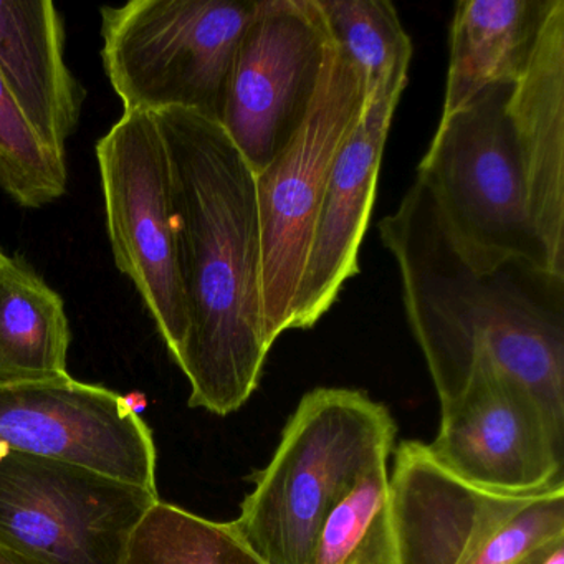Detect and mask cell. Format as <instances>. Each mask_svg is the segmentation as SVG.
Instances as JSON below:
<instances>
[{
	"mask_svg": "<svg viewBox=\"0 0 564 564\" xmlns=\"http://www.w3.org/2000/svg\"><path fill=\"white\" fill-rule=\"evenodd\" d=\"M412 335L442 405L490 365L536 398L564 431V279L523 259L471 265L429 187L415 180L379 223Z\"/></svg>",
	"mask_w": 564,
	"mask_h": 564,
	"instance_id": "obj_1",
	"label": "cell"
},
{
	"mask_svg": "<svg viewBox=\"0 0 564 564\" xmlns=\"http://www.w3.org/2000/svg\"><path fill=\"white\" fill-rule=\"evenodd\" d=\"M166 143L187 335L177 366L189 405L226 415L259 388L272 345L262 300L256 174L217 121L154 113Z\"/></svg>",
	"mask_w": 564,
	"mask_h": 564,
	"instance_id": "obj_2",
	"label": "cell"
},
{
	"mask_svg": "<svg viewBox=\"0 0 564 564\" xmlns=\"http://www.w3.org/2000/svg\"><path fill=\"white\" fill-rule=\"evenodd\" d=\"M394 438L391 412L365 392H306L234 527L265 564H312L326 514L362 471L389 460Z\"/></svg>",
	"mask_w": 564,
	"mask_h": 564,
	"instance_id": "obj_3",
	"label": "cell"
},
{
	"mask_svg": "<svg viewBox=\"0 0 564 564\" xmlns=\"http://www.w3.org/2000/svg\"><path fill=\"white\" fill-rule=\"evenodd\" d=\"M513 88L514 82L488 85L464 108L442 118L417 177L471 265L490 269L507 259H523L550 270L528 209L508 110Z\"/></svg>",
	"mask_w": 564,
	"mask_h": 564,
	"instance_id": "obj_4",
	"label": "cell"
},
{
	"mask_svg": "<svg viewBox=\"0 0 564 564\" xmlns=\"http://www.w3.org/2000/svg\"><path fill=\"white\" fill-rule=\"evenodd\" d=\"M259 0H133L101 9V61L124 111L219 120L227 75Z\"/></svg>",
	"mask_w": 564,
	"mask_h": 564,
	"instance_id": "obj_5",
	"label": "cell"
},
{
	"mask_svg": "<svg viewBox=\"0 0 564 564\" xmlns=\"http://www.w3.org/2000/svg\"><path fill=\"white\" fill-rule=\"evenodd\" d=\"M369 100L361 78L332 42L305 121L285 150L256 174L263 326L272 346L290 332L329 174L365 117Z\"/></svg>",
	"mask_w": 564,
	"mask_h": 564,
	"instance_id": "obj_6",
	"label": "cell"
},
{
	"mask_svg": "<svg viewBox=\"0 0 564 564\" xmlns=\"http://www.w3.org/2000/svg\"><path fill=\"white\" fill-rule=\"evenodd\" d=\"M160 494L0 445V546L47 564H123Z\"/></svg>",
	"mask_w": 564,
	"mask_h": 564,
	"instance_id": "obj_7",
	"label": "cell"
},
{
	"mask_svg": "<svg viewBox=\"0 0 564 564\" xmlns=\"http://www.w3.org/2000/svg\"><path fill=\"white\" fill-rule=\"evenodd\" d=\"M95 151L115 263L137 286L177 362L186 343L187 310L170 158L156 117L124 111Z\"/></svg>",
	"mask_w": 564,
	"mask_h": 564,
	"instance_id": "obj_8",
	"label": "cell"
},
{
	"mask_svg": "<svg viewBox=\"0 0 564 564\" xmlns=\"http://www.w3.org/2000/svg\"><path fill=\"white\" fill-rule=\"evenodd\" d=\"M329 41L316 0H259L237 45L217 123L262 173L293 140L318 90Z\"/></svg>",
	"mask_w": 564,
	"mask_h": 564,
	"instance_id": "obj_9",
	"label": "cell"
},
{
	"mask_svg": "<svg viewBox=\"0 0 564 564\" xmlns=\"http://www.w3.org/2000/svg\"><path fill=\"white\" fill-rule=\"evenodd\" d=\"M0 445L158 494L150 425L120 392L70 375L2 382Z\"/></svg>",
	"mask_w": 564,
	"mask_h": 564,
	"instance_id": "obj_10",
	"label": "cell"
},
{
	"mask_svg": "<svg viewBox=\"0 0 564 564\" xmlns=\"http://www.w3.org/2000/svg\"><path fill=\"white\" fill-rule=\"evenodd\" d=\"M564 431L543 405L494 366L478 365L441 408L429 451L462 480L498 494H538L563 478Z\"/></svg>",
	"mask_w": 564,
	"mask_h": 564,
	"instance_id": "obj_11",
	"label": "cell"
},
{
	"mask_svg": "<svg viewBox=\"0 0 564 564\" xmlns=\"http://www.w3.org/2000/svg\"><path fill=\"white\" fill-rule=\"evenodd\" d=\"M389 495L399 564H471L536 494L475 487L438 464L427 444L405 441L395 451Z\"/></svg>",
	"mask_w": 564,
	"mask_h": 564,
	"instance_id": "obj_12",
	"label": "cell"
},
{
	"mask_svg": "<svg viewBox=\"0 0 564 564\" xmlns=\"http://www.w3.org/2000/svg\"><path fill=\"white\" fill-rule=\"evenodd\" d=\"M404 88L386 87L369 100L365 117L336 158L319 207L308 259L300 280L290 329H310L359 272V249L378 191L382 153Z\"/></svg>",
	"mask_w": 564,
	"mask_h": 564,
	"instance_id": "obj_13",
	"label": "cell"
},
{
	"mask_svg": "<svg viewBox=\"0 0 564 564\" xmlns=\"http://www.w3.org/2000/svg\"><path fill=\"white\" fill-rule=\"evenodd\" d=\"M508 110L531 220L551 272L564 279V0H554Z\"/></svg>",
	"mask_w": 564,
	"mask_h": 564,
	"instance_id": "obj_14",
	"label": "cell"
},
{
	"mask_svg": "<svg viewBox=\"0 0 564 564\" xmlns=\"http://www.w3.org/2000/svg\"><path fill=\"white\" fill-rule=\"evenodd\" d=\"M65 29L51 0H0V77L58 156L77 130L85 91L65 62Z\"/></svg>",
	"mask_w": 564,
	"mask_h": 564,
	"instance_id": "obj_15",
	"label": "cell"
},
{
	"mask_svg": "<svg viewBox=\"0 0 564 564\" xmlns=\"http://www.w3.org/2000/svg\"><path fill=\"white\" fill-rule=\"evenodd\" d=\"M553 4L554 0H460L455 6L441 120L488 85L518 80Z\"/></svg>",
	"mask_w": 564,
	"mask_h": 564,
	"instance_id": "obj_16",
	"label": "cell"
},
{
	"mask_svg": "<svg viewBox=\"0 0 564 564\" xmlns=\"http://www.w3.org/2000/svg\"><path fill=\"white\" fill-rule=\"evenodd\" d=\"M62 296L22 257L0 250V384L68 375Z\"/></svg>",
	"mask_w": 564,
	"mask_h": 564,
	"instance_id": "obj_17",
	"label": "cell"
},
{
	"mask_svg": "<svg viewBox=\"0 0 564 564\" xmlns=\"http://www.w3.org/2000/svg\"><path fill=\"white\" fill-rule=\"evenodd\" d=\"M336 51L371 98L386 87L405 88L412 42L388 0H316Z\"/></svg>",
	"mask_w": 564,
	"mask_h": 564,
	"instance_id": "obj_18",
	"label": "cell"
},
{
	"mask_svg": "<svg viewBox=\"0 0 564 564\" xmlns=\"http://www.w3.org/2000/svg\"><path fill=\"white\" fill-rule=\"evenodd\" d=\"M312 564H399L388 462L362 471L326 514Z\"/></svg>",
	"mask_w": 564,
	"mask_h": 564,
	"instance_id": "obj_19",
	"label": "cell"
},
{
	"mask_svg": "<svg viewBox=\"0 0 564 564\" xmlns=\"http://www.w3.org/2000/svg\"><path fill=\"white\" fill-rule=\"evenodd\" d=\"M123 564H265L232 521L158 500L131 534Z\"/></svg>",
	"mask_w": 564,
	"mask_h": 564,
	"instance_id": "obj_20",
	"label": "cell"
},
{
	"mask_svg": "<svg viewBox=\"0 0 564 564\" xmlns=\"http://www.w3.org/2000/svg\"><path fill=\"white\" fill-rule=\"evenodd\" d=\"M67 186V158L44 143L0 77V189L25 209H41Z\"/></svg>",
	"mask_w": 564,
	"mask_h": 564,
	"instance_id": "obj_21",
	"label": "cell"
},
{
	"mask_svg": "<svg viewBox=\"0 0 564 564\" xmlns=\"http://www.w3.org/2000/svg\"><path fill=\"white\" fill-rule=\"evenodd\" d=\"M561 536H564L563 478L534 495L487 541L471 564H514Z\"/></svg>",
	"mask_w": 564,
	"mask_h": 564,
	"instance_id": "obj_22",
	"label": "cell"
},
{
	"mask_svg": "<svg viewBox=\"0 0 564 564\" xmlns=\"http://www.w3.org/2000/svg\"><path fill=\"white\" fill-rule=\"evenodd\" d=\"M536 564H564V536L550 541L534 551Z\"/></svg>",
	"mask_w": 564,
	"mask_h": 564,
	"instance_id": "obj_23",
	"label": "cell"
},
{
	"mask_svg": "<svg viewBox=\"0 0 564 564\" xmlns=\"http://www.w3.org/2000/svg\"><path fill=\"white\" fill-rule=\"evenodd\" d=\"M0 564H47L44 561L35 560V557L25 556L18 551L9 550V547L0 546Z\"/></svg>",
	"mask_w": 564,
	"mask_h": 564,
	"instance_id": "obj_24",
	"label": "cell"
}]
</instances>
